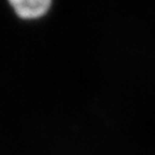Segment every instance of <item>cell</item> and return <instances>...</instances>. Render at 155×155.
Returning <instances> with one entry per match:
<instances>
[{
    "mask_svg": "<svg viewBox=\"0 0 155 155\" xmlns=\"http://www.w3.org/2000/svg\"><path fill=\"white\" fill-rule=\"evenodd\" d=\"M9 3L21 18L35 19L48 12L52 0H9Z\"/></svg>",
    "mask_w": 155,
    "mask_h": 155,
    "instance_id": "6da1fadb",
    "label": "cell"
}]
</instances>
